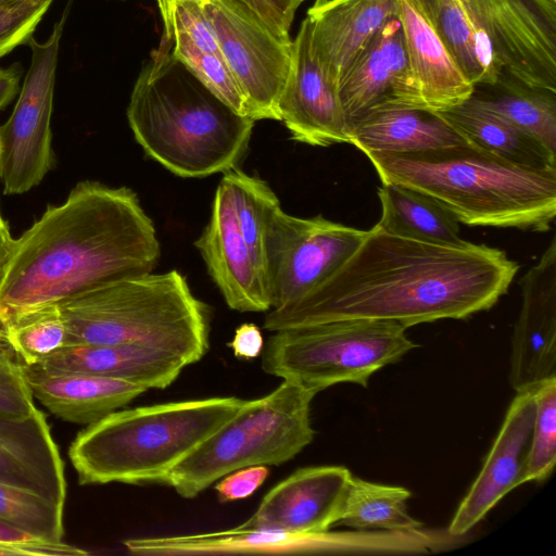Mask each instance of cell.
<instances>
[{
  "label": "cell",
  "mask_w": 556,
  "mask_h": 556,
  "mask_svg": "<svg viewBox=\"0 0 556 556\" xmlns=\"http://www.w3.org/2000/svg\"><path fill=\"white\" fill-rule=\"evenodd\" d=\"M518 268L496 248L468 241L421 242L375 225L326 279L292 303L269 309L264 328L382 319L407 329L439 319H464L496 304Z\"/></svg>",
  "instance_id": "6da1fadb"
},
{
  "label": "cell",
  "mask_w": 556,
  "mask_h": 556,
  "mask_svg": "<svg viewBox=\"0 0 556 556\" xmlns=\"http://www.w3.org/2000/svg\"><path fill=\"white\" fill-rule=\"evenodd\" d=\"M160 254L131 189L80 181L15 239L0 279V321L150 274Z\"/></svg>",
  "instance_id": "7a4b0ae2"
},
{
  "label": "cell",
  "mask_w": 556,
  "mask_h": 556,
  "mask_svg": "<svg viewBox=\"0 0 556 556\" xmlns=\"http://www.w3.org/2000/svg\"><path fill=\"white\" fill-rule=\"evenodd\" d=\"M127 119L144 153L182 178L236 168L255 124L206 87L162 40L134 85Z\"/></svg>",
  "instance_id": "3957f363"
},
{
  "label": "cell",
  "mask_w": 556,
  "mask_h": 556,
  "mask_svg": "<svg viewBox=\"0 0 556 556\" xmlns=\"http://www.w3.org/2000/svg\"><path fill=\"white\" fill-rule=\"evenodd\" d=\"M364 154L382 184L424 192L468 226L547 231L556 216V170L521 166L467 141Z\"/></svg>",
  "instance_id": "277c9868"
},
{
  "label": "cell",
  "mask_w": 556,
  "mask_h": 556,
  "mask_svg": "<svg viewBox=\"0 0 556 556\" xmlns=\"http://www.w3.org/2000/svg\"><path fill=\"white\" fill-rule=\"evenodd\" d=\"M243 402L216 396L119 408L87 425L72 441L68 457L78 483L166 484L176 465Z\"/></svg>",
  "instance_id": "5b68a950"
},
{
  "label": "cell",
  "mask_w": 556,
  "mask_h": 556,
  "mask_svg": "<svg viewBox=\"0 0 556 556\" xmlns=\"http://www.w3.org/2000/svg\"><path fill=\"white\" fill-rule=\"evenodd\" d=\"M59 306L67 345L150 348L172 353L187 366L208 350L207 307L175 269L122 280Z\"/></svg>",
  "instance_id": "8992f818"
},
{
  "label": "cell",
  "mask_w": 556,
  "mask_h": 556,
  "mask_svg": "<svg viewBox=\"0 0 556 556\" xmlns=\"http://www.w3.org/2000/svg\"><path fill=\"white\" fill-rule=\"evenodd\" d=\"M317 393L283 380L240 408L170 471L166 484L193 498L224 476L249 466L280 465L314 439L311 403Z\"/></svg>",
  "instance_id": "52a82bcc"
},
{
  "label": "cell",
  "mask_w": 556,
  "mask_h": 556,
  "mask_svg": "<svg viewBox=\"0 0 556 556\" xmlns=\"http://www.w3.org/2000/svg\"><path fill=\"white\" fill-rule=\"evenodd\" d=\"M262 369L318 393L351 382L367 387L372 374L396 363L416 344L399 323L345 319L274 331Z\"/></svg>",
  "instance_id": "ba28073f"
},
{
  "label": "cell",
  "mask_w": 556,
  "mask_h": 556,
  "mask_svg": "<svg viewBox=\"0 0 556 556\" xmlns=\"http://www.w3.org/2000/svg\"><path fill=\"white\" fill-rule=\"evenodd\" d=\"M70 7L45 42L33 37L27 41L30 66L12 114L0 126V178L4 194L29 191L53 165L51 116L55 73Z\"/></svg>",
  "instance_id": "9c48e42d"
},
{
  "label": "cell",
  "mask_w": 556,
  "mask_h": 556,
  "mask_svg": "<svg viewBox=\"0 0 556 556\" xmlns=\"http://www.w3.org/2000/svg\"><path fill=\"white\" fill-rule=\"evenodd\" d=\"M226 64L248 104L249 116L279 121L278 101L286 84L292 40L278 37L242 0H203Z\"/></svg>",
  "instance_id": "30bf717a"
},
{
  "label": "cell",
  "mask_w": 556,
  "mask_h": 556,
  "mask_svg": "<svg viewBox=\"0 0 556 556\" xmlns=\"http://www.w3.org/2000/svg\"><path fill=\"white\" fill-rule=\"evenodd\" d=\"M367 230L320 215L301 218L281 206L274 213L266 239V288L270 309L306 294L336 270L359 245Z\"/></svg>",
  "instance_id": "8fae6325"
},
{
  "label": "cell",
  "mask_w": 556,
  "mask_h": 556,
  "mask_svg": "<svg viewBox=\"0 0 556 556\" xmlns=\"http://www.w3.org/2000/svg\"><path fill=\"white\" fill-rule=\"evenodd\" d=\"M501 74L556 91V3L547 0H465Z\"/></svg>",
  "instance_id": "7c38bea8"
},
{
  "label": "cell",
  "mask_w": 556,
  "mask_h": 556,
  "mask_svg": "<svg viewBox=\"0 0 556 556\" xmlns=\"http://www.w3.org/2000/svg\"><path fill=\"white\" fill-rule=\"evenodd\" d=\"M277 110L294 141L313 147L350 143L351 125L338 88L315 51L307 17L292 40L290 71Z\"/></svg>",
  "instance_id": "4fadbf2b"
},
{
  "label": "cell",
  "mask_w": 556,
  "mask_h": 556,
  "mask_svg": "<svg viewBox=\"0 0 556 556\" xmlns=\"http://www.w3.org/2000/svg\"><path fill=\"white\" fill-rule=\"evenodd\" d=\"M352 479L344 466L298 469L270 489L242 528L324 534L339 523Z\"/></svg>",
  "instance_id": "5bb4252c"
},
{
  "label": "cell",
  "mask_w": 556,
  "mask_h": 556,
  "mask_svg": "<svg viewBox=\"0 0 556 556\" xmlns=\"http://www.w3.org/2000/svg\"><path fill=\"white\" fill-rule=\"evenodd\" d=\"M534 416V388L517 392L481 471L448 526L450 534H465L507 493L528 482Z\"/></svg>",
  "instance_id": "9a60e30c"
},
{
  "label": "cell",
  "mask_w": 556,
  "mask_h": 556,
  "mask_svg": "<svg viewBox=\"0 0 556 556\" xmlns=\"http://www.w3.org/2000/svg\"><path fill=\"white\" fill-rule=\"evenodd\" d=\"M522 304L511 338L509 382L516 392L556 377V238L520 280Z\"/></svg>",
  "instance_id": "2e32d148"
},
{
  "label": "cell",
  "mask_w": 556,
  "mask_h": 556,
  "mask_svg": "<svg viewBox=\"0 0 556 556\" xmlns=\"http://www.w3.org/2000/svg\"><path fill=\"white\" fill-rule=\"evenodd\" d=\"M194 245L231 309H270L264 278L240 231L231 191L223 179L215 191L208 223Z\"/></svg>",
  "instance_id": "e0dca14e"
},
{
  "label": "cell",
  "mask_w": 556,
  "mask_h": 556,
  "mask_svg": "<svg viewBox=\"0 0 556 556\" xmlns=\"http://www.w3.org/2000/svg\"><path fill=\"white\" fill-rule=\"evenodd\" d=\"M338 92L351 126L381 109H421L399 18L379 30L342 77Z\"/></svg>",
  "instance_id": "ac0fdd59"
},
{
  "label": "cell",
  "mask_w": 556,
  "mask_h": 556,
  "mask_svg": "<svg viewBox=\"0 0 556 556\" xmlns=\"http://www.w3.org/2000/svg\"><path fill=\"white\" fill-rule=\"evenodd\" d=\"M399 21L421 109L441 112L466 102L475 85L465 76L434 20L431 0H399Z\"/></svg>",
  "instance_id": "d6986e66"
},
{
  "label": "cell",
  "mask_w": 556,
  "mask_h": 556,
  "mask_svg": "<svg viewBox=\"0 0 556 556\" xmlns=\"http://www.w3.org/2000/svg\"><path fill=\"white\" fill-rule=\"evenodd\" d=\"M0 483L27 490L64 508V463L45 414L0 415Z\"/></svg>",
  "instance_id": "ffe728a7"
},
{
  "label": "cell",
  "mask_w": 556,
  "mask_h": 556,
  "mask_svg": "<svg viewBox=\"0 0 556 556\" xmlns=\"http://www.w3.org/2000/svg\"><path fill=\"white\" fill-rule=\"evenodd\" d=\"M399 14V0H315L306 15L312 41L337 88L379 30Z\"/></svg>",
  "instance_id": "44dd1931"
},
{
  "label": "cell",
  "mask_w": 556,
  "mask_h": 556,
  "mask_svg": "<svg viewBox=\"0 0 556 556\" xmlns=\"http://www.w3.org/2000/svg\"><path fill=\"white\" fill-rule=\"evenodd\" d=\"M34 399L58 418L93 424L123 408L147 389L130 381L83 372H52L25 365Z\"/></svg>",
  "instance_id": "7402d4cb"
},
{
  "label": "cell",
  "mask_w": 556,
  "mask_h": 556,
  "mask_svg": "<svg viewBox=\"0 0 556 556\" xmlns=\"http://www.w3.org/2000/svg\"><path fill=\"white\" fill-rule=\"evenodd\" d=\"M52 372H83L149 389L170 386L187 366L178 356L137 345L70 344L37 365Z\"/></svg>",
  "instance_id": "603a6c76"
},
{
  "label": "cell",
  "mask_w": 556,
  "mask_h": 556,
  "mask_svg": "<svg viewBox=\"0 0 556 556\" xmlns=\"http://www.w3.org/2000/svg\"><path fill=\"white\" fill-rule=\"evenodd\" d=\"M462 142L465 140L437 112L424 109H381L351 126L350 144L364 153L418 152Z\"/></svg>",
  "instance_id": "cb8c5ba5"
},
{
  "label": "cell",
  "mask_w": 556,
  "mask_h": 556,
  "mask_svg": "<svg viewBox=\"0 0 556 556\" xmlns=\"http://www.w3.org/2000/svg\"><path fill=\"white\" fill-rule=\"evenodd\" d=\"M465 141L515 164L556 170V152L535 137L466 101L437 112Z\"/></svg>",
  "instance_id": "d4e9b609"
},
{
  "label": "cell",
  "mask_w": 556,
  "mask_h": 556,
  "mask_svg": "<svg viewBox=\"0 0 556 556\" xmlns=\"http://www.w3.org/2000/svg\"><path fill=\"white\" fill-rule=\"evenodd\" d=\"M377 194L381 217L376 224L384 231L434 244L462 245L459 222L430 195L397 184H382Z\"/></svg>",
  "instance_id": "484cf974"
},
{
  "label": "cell",
  "mask_w": 556,
  "mask_h": 556,
  "mask_svg": "<svg viewBox=\"0 0 556 556\" xmlns=\"http://www.w3.org/2000/svg\"><path fill=\"white\" fill-rule=\"evenodd\" d=\"M471 104L493 113L556 152V91L531 87L507 74L475 85Z\"/></svg>",
  "instance_id": "4316f807"
},
{
  "label": "cell",
  "mask_w": 556,
  "mask_h": 556,
  "mask_svg": "<svg viewBox=\"0 0 556 556\" xmlns=\"http://www.w3.org/2000/svg\"><path fill=\"white\" fill-rule=\"evenodd\" d=\"M437 27L456 63L473 84H493L501 74L483 30L465 0H431Z\"/></svg>",
  "instance_id": "83f0119b"
},
{
  "label": "cell",
  "mask_w": 556,
  "mask_h": 556,
  "mask_svg": "<svg viewBox=\"0 0 556 556\" xmlns=\"http://www.w3.org/2000/svg\"><path fill=\"white\" fill-rule=\"evenodd\" d=\"M409 497L410 492L403 486L352 476L339 523L355 529L415 531L421 522L408 513Z\"/></svg>",
  "instance_id": "f1b7e54d"
},
{
  "label": "cell",
  "mask_w": 556,
  "mask_h": 556,
  "mask_svg": "<svg viewBox=\"0 0 556 556\" xmlns=\"http://www.w3.org/2000/svg\"><path fill=\"white\" fill-rule=\"evenodd\" d=\"M223 180L231 191L240 231L266 285L267 232L280 202L266 181L237 167L224 173Z\"/></svg>",
  "instance_id": "f546056e"
},
{
  "label": "cell",
  "mask_w": 556,
  "mask_h": 556,
  "mask_svg": "<svg viewBox=\"0 0 556 556\" xmlns=\"http://www.w3.org/2000/svg\"><path fill=\"white\" fill-rule=\"evenodd\" d=\"M0 323L8 341L27 366L42 363L68 343L59 304L27 311Z\"/></svg>",
  "instance_id": "4dcf8cb0"
},
{
  "label": "cell",
  "mask_w": 556,
  "mask_h": 556,
  "mask_svg": "<svg viewBox=\"0 0 556 556\" xmlns=\"http://www.w3.org/2000/svg\"><path fill=\"white\" fill-rule=\"evenodd\" d=\"M63 510L38 494L0 483V520L35 539L62 543Z\"/></svg>",
  "instance_id": "1f68e13d"
},
{
  "label": "cell",
  "mask_w": 556,
  "mask_h": 556,
  "mask_svg": "<svg viewBox=\"0 0 556 556\" xmlns=\"http://www.w3.org/2000/svg\"><path fill=\"white\" fill-rule=\"evenodd\" d=\"M206 87L232 110L249 116L245 98L223 55L204 51L179 33H163L161 39ZM250 117V116H249Z\"/></svg>",
  "instance_id": "d6a6232c"
},
{
  "label": "cell",
  "mask_w": 556,
  "mask_h": 556,
  "mask_svg": "<svg viewBox=\"0 0 556 556\" xmlns=\"http://www.w3.org/2000/svg\"><path fill=\"white\" fill-rule=\"evenodd\" d=\"M535 416L528 466V481H543L556 463V377L534 387Z\"/></svg>",
  "instance_id": "836d02e7"
},
{
  "label": "cell",
  "mask_w": 556,
  "mask_h": 556,
  "mask_svg": "<svg viewBox=\"0 0 556 556\" xmlns=\"http://www.w3.org/2000/svg\"><path fill=\"white\" fill-rule=\"evenodd\" d=\"M36 408L25 364L8 341L0 323V415L25 416Z\"/></svg>",
  "instance_id": "e575fe53"
},
{
  "label": "cell",
  "mask_w": 556,
  "mask_h": 556,
  "mask_svg": "<svg viewBox=\"0 0 556 556\" xmlns=\"http://www.w3.org/2000/svg\"><path fill=\"white\" fill-rule=\"evenodd\" d=\"M53 0H0V58L27 43Z\"/></svg>",
  "instance_id": "d590c367"
},
{
  "label": "cell",
  "mask_w": 556,
  "mask_h": 556,
  "mask_svg": "<svg viewBox=\"0 0 556 556\" xmlns=\"http://www.w3.org/2000/svg\"><path fill=\"white\" fill-rule=\"evenodd\" d=\"M268 476L269 469L265 465L240 468L220 478L215 491L222 502L243 500L251 496Z\"/></svg>",
  "instance_id": "8d00e7d4"
},
{
  "label": "cell",
  "mask_w": 556,
  "mask_h": 556,
  "mask_svg": "<svg viewBox=\"0 0 556 556\" xmlns=\"http://www.w3.org/2000/svg\"><path fill=\"white\" fill-rule=\"evenodd\" d=\"M238 358L253 359L261 355L264 349V338L260 328L254 324H242L229 343Z\"/></svg>",
  "instance_id": "74e56055"
},
{
  "label": "cell",
  "mask_w": 556,
  "mask_h": 556,
  "mask_svg": "<svg viewBox=\"0 0 556 556\" xmlns=\"http://www.w3.org/2000/svg\"><path fill=\"white\" fill-rule=\"evenodd\" d=\"M73 554L74 546L64 542L39 541L27 544H0V556H71Z\"/></svg>",
  "instance_id": "f35d334b"
},
{
  "label": "cell",
  "mask_w": 556,
  "mask_h": 556,
  "mask_svg": "<svg viewBox=\"0 0 556 556\" xmlns=\"http://www.w3.org/2000/svg\"><path fill=\"white\" fill-rule=\"evenodd\" d=\"M22 75L21 64L0 67V110L4 109L15 97Z\"/></svg>",
  "instance_id": "ab89813d"
},
{
  "label": "cell",
  "mask_w": 556,
  "mask_h": 556,
  "mask_svg": "<svg viewBox=\"0 0 556 556\" xmlns=\"http://www.w3.org/2000/svg\"><path fill=\"white\" fill-rule=\"evenodd\" d=\"M15 239L0 213V279L11 256Z\"/></svg>",
  "instance_id": "60d3db41"
},
{
  "label": "cell",
  "mask_w": 556,
  "mask_h": 556,
  "mask_svg": "<svg viewBox=\"0 0 556 556\" xmlns=\"http://www.w3.org/2000/svg\"><path fill=\"white\" fill-rule=\"evenodd\" d=\"M39 541L0 520V544H27Z\"/></svg>",
  "instance_id": "b9f144b4"
},
{
  "label": "cell",
  "mask_w": 556,
  "mask_h": 556,
  "mask_svg": "<svg viewBox=\"0 0 556 556\" xmlns=\"http://www.w3.org/2000/svg\"><path fill=\"white\" fill-rule=\"evenodd\" d=\"M547 1L553 2V3H556V0H547Z\"/></svg>",
  "instance_id": "7bdbcfd3"
},
{
  "label": "cell",
  "mask_w": 556,
  "mask_h": 556,
  "mask_svg": "<svg viewBox=\"0 0 556 556\" xmlns=\"http://www.w3.org/2000/svg\"><path fill=\"white\" fill-rule=\"evenodd\" d=\"M302 1H305V0H302Z\"/></svg>",
  "instance_id": "ee69618b"
}]
</instances>
